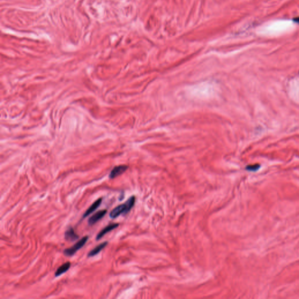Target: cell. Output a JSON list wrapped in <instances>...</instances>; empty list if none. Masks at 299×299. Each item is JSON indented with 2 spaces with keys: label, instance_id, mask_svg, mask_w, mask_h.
<instances>
[{
  "label": "cell",
  "instance_id": "6da1fadb",
  "mask_svg": "<svg viewBox=\"0 0 299 299\" xmlns=\"http://www.w3.org/2000/svg\"><path fill=\"white\" fill-rule=\"evenodd\" d=\"M88 239V236L83 237L81 239L79 240L74 245H72L71 247L65 249L63 251L64 254L67 257H72L73 256L77 251L79 250L82 248L84 247Z\"/></svg>",
  "mask_w": 299,
  "mask_h": 299
},
{
  "label": "cell",
  "instance_id": "7a4b0ae2",
  "mask_svg": "<svg viewBox=\"0 0 299 299\" xmlns=\"http://www.w3.org/2000/svg\"><path fill=\"white\" fill-rule=\"evenodd\" d=\"M130 211L128 209L127 206L125 202V204H120L115 208H114V209L111 212L109 216L111 219H114L118 217L122 214L126 215V214H127Z\"/></svg>",
  "mask_w": 299,
  "mask_h": 299
},
{
  "label": "cell",
  "instance_id": "3957f363",
  "mask_svg": "<svg viewBox=\"0 0 299 299\" xmlns=\"http://www.w3.org/2000/svg\"><path fill=\"white\" fill-rule=\"evenodd\" d=\"M107 210H101L97 212L96 213L94 214L93 215L91 216L89 218V219L88 220V224L90 226L95 224L96 223H97L98 221L101 220L102 218L107 214Z\"/></svg>",
  "mask_w": 299,
  "mask_h": 299
},
{
  "label": "cell",
  "instance_id": "277c9868",
  "mask_svg": "<svg viewBox=\"0 0 299 299\" xmlns=\"http://www.w3.org/2000/svg\"><path fill=\"white\" fill-rule=\"evenodd\" d=\"M128 168V166L126 165H118L114 168V169L111 171L109 175V178L110 179H114L117 177L124 173Z\"/></svg>",
  "mask_w": 299,
  "mask_h": 299
},
{
  "label": "cell",
  "instance_id": "5b68a950",
  "mask_svg": "<svg viewBox=\"0 0 299 299\" xmlns=\"http://www.w3.org/2000/svg\"><path fill=\"white\" fill-rule=\"evenodd\" d=\"M118 226H119L118 223H112V224H109L107 227L103 228L102 230L100 231V232L97 234V235L96 237V240L98 241V240L101 239L105 234H107L109 232H110L112 230L115 229Z\"/></svg>",
  "mask_w": 299,
  "mask_h": 299
},
{
  "label": "cell",
  "instance_id": "8992f818",
  "mask_svg": "<svg viewBox=\"0 0 299 299\" xmlns=\"http://www.w3.org/2000/svg\"><path fill=\"white\" fill-rule=\"evenodd\" d=\"M102 198L101 197V198H99L98 199H97L94 203L92 204L90 208L87 210L86 212L84 213L83 218H85V217H88L91 213H92L94 212H95L96 210L100 206L101 204L102 203Z\"/></svg>",
  "mask_w": 299,
  "mask_h": 299
},
{
  "label": "cell",
  "instance_id": "52a82bcc",
  "mask_svg": "<svg viewBox=\"0 0 299 299\" xmlns=\"http://www.w3.org/2000/svg\"><path fill=\"white\" fill-rule=\"evenodd\" d=\"M108 243L107 241H105V242H103L102 243H101L100 244L97 245L96 247H95V248L92 249L91 251L89 252V253L87 255V257H92L95 256L97 254H98L102 250H103L105 248V247L108 245Z\"/></svg>",
  "mask_w": 299,
  "mask_h": 299
},
{
  "label": "cell",
  "instance_id": "ba28073f",
  "mask_svg": "<svg viewBox=\"0 0 299 299\" xmlns=\"http://www.w3.org/2000/svg\"><path fill=\"white\" fill-rule=\"evenodd\" d=\"M64 238L67 241L72 242L79 239V235L76 233L73 228L70 227L65 232Z\"/></svg>",
  "mask_w": 299,
  "mask_h": 299
},
{
  "label": "cell",
  "instance_id": "9c48e42d",
  "mask_svg": "<svg viewBox=\"0 0 299 299\" xmlns=\"http://www.w3.org/2000/svg\"><path fill=\"white\" fill-rule=\"evenodd\" d=\"M70 266H71V263L70 262H67L66 263H63L56 270L54 274V276L56 277H58L63 275L70 268Z\"/></svg>",
  "mask_w": 299,
  "mask_h": 299
},
{
  "label": "cell",
  "instance_id": "30bf717a",
  "mask_svg": "<svg viewBox=\"0 0 299 299\" xmlns=\"http://www.w3.org/2000/svg\"><path fill=\"white\" fill-rule=\"evenodd\" d=\"M260 165L259 164H255V165H248L246 168V169L250 171H255L259 169Z\"/></svg>",
  "mask_w": 299,
  "mask_h": 299
},
{
  "label": "cell",
  "instance_id": "8fae6325",
  "mask_svg": "<svg viewBox=\"0 0 299 299\" xmlns=\"http://www.w3.org/2000/svg\"><path fill=\"white\" fill-rule=\"evenodd\" d=\"M293 20H294V21L295 22H296V23H297V24H299V17H296V18H294V19H293Z\"/></svg>",
  "mask_w": 299,
  "mask_h": 299
}]
</instances>
